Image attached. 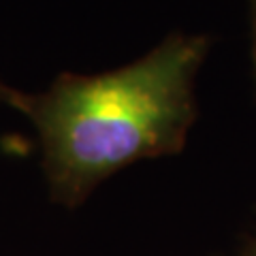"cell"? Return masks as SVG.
Returning a JSON list of instances; mask_svg holds the SVG:
<instances>
[{
	"label": "cell",
	"instance_id": "obj_3",
	"mask_svg": "<svg viewBox=\"0 0 256 256\" xmlns=\"http://www.w3.org/2000/svg\"><path fill=\"white\" fill-rule=\"evenodd\" d=\"M248 11H250V34H252V68L256 82V0H248Z\"/></svg>",
	"mask_w": 256,
	"mask_h": 256
},
{
	"label": "cell",
	"instance_id": "obj_4",
	"mask_svg": "<svg viewBox=\"0 0 256 256\" xmlns=\"http://www.w3.org/2000/svg\"><path fill=\"white\" fill-rule=\"evenodd\" d=\"M246 256H256V246H254V248H252V250H250V252H248Z\"/></svg>",
	"mask_w": 256,
	"mask_h": 256
},
{
	"label": "cell",
	"instance_id": "obj_1",
	"mask_svg": "<svg viewBox=\"0 0 256 256\" xmlns=\"http://www.w3.org/2000/svg\"><path fill=\"white\" fill-rule=\"evenodd\" d=\"M210 50V34L173 32L126 66L62 73L47 92L26 94L22 114L38 130L52 201L77 207L124 166L182 152Z\"/></svg>",
	"mask_w": 256,
	"mask_h": 256
},
{
	"label": "cell",
	"instance_id": "obj_2",
	"mask_svg": "<svg viewBox=\"0 0 256 256\" xmlns=\"http://www.w3.org/2000/svg\"><path fill=\"white\" fill-rule=\"evenodd\" d=\"M0 102H4V105L15 107L18 111H22L24 105H26V92L13 90V88H9L6 84L0 82Z\"/></svg>",
	"mask_w": 256,
	"mask_h": 256
}]
</instances>
